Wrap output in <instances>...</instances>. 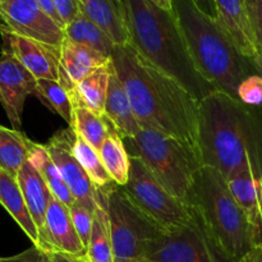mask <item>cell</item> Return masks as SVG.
I'll return each instance as SVG.
<instances>
[{
  "label": "cell",
  "mask_w": 262,
  "mask_h": 262,
  "mask_svg": "<svg viewBox=\"0 0 262 262\" xmlns=\"http://www.w3.org/2000/svg\"><path fill=\"white\" fill-rule=\"evenodd\" d=\"M216 22L235 48L262 71V58L251 25L246 0H215Z\"/></svg>",
  "instance_id": "cell-14"
},
{
  "label": "cell",
  "mask_w": 262,
  "mask_h": 262,
  "mask_svg": "<svg viewBox=\"0 0 262 262\" xmlns=\"http://www.w3.org/2000/svg\"><path fill=\"white\" fill-rule=\"evenodd\" d=\"M123 141L129 156L140 159L169 193L187 205L202 166L199 158L177 138L145 128Z\"/></svg>",
  "instance_id": "cell-6"
},
{
  "label": "cell",
  "mask_w": 262,
  "mask_h": 262,
  "mask_svg": "<svg viewBox=\"0 0 262 262\" xmlns=\"http://www.w3.org/2000/svg\"><path fill=\"white\" fill-rule=\"evenodd\" d=\"M251 25L262 58V0H246Z\"/></svg>",
  "instance_id": "cell-33"
},
{
  "label": "cell",
  "mask_w": 262,
  "mask_h": 262,
  "mask_svg": "<svg viewBox=\"0 0 262 262\" xmlns=\"http://www.w3.org/2000/svg\"><path fill=\"white\" fill-rule=\"evenodd\" d=\"M173 12L200 74L217 91L238 100L243 79L262 74L257 64L246 58L216 19L201 12L192 0H174Z\"/></svg>",
  "instance_id": "cell-4"
},
{
  "label": "cell",
  "mask_w": 262,
  "mask_h": 262,
  "mask_svg": "<svg viewBox=\"0 0 262 262\" xmlns=\"http://www.w3.org/2000/svg\"><path fill=\"white\" fill-rule=\"evenodd\" d=\"M112 58L73 41H63L60 48V82L67 90H72L90 73L105 66Z\"/></svg>",
  "instance_id": "cell-18"
},
{
  "label": "cell",
  "mask_w": 262,
  "mask_h": 262,
  "mask_svg": "<svg viewBox=\"0 0 262 262\" xmlns=\"http://www.w3.org/2000/svg\"><path fill=\"white\" fill-rule=\"evenodd\" d=\"M69 211H71L72 220H73L74 228H76L77 233H78L79 238H81L82 243L86 247L89 246L90 237H91V230L92 225H94V217L95 212L90 211L86 207L81 206L76 202L73 206L69 207Z\"/></svg>",
  "instance_id": "cell-32"
},
{
  "label": "cell",
  "mask_w": 262,
  "mask_h": 262,
  "mask_svg": "<svg viewBox=\"0 0 262 262\" xmlns=\"http://www.w3.org/2000/svg\"><path fill=\"white\" fill-rule=\"evenodd\" d=\"M64 32L68 40L89 46L109 58H112L117 46L99 26L84 15L83 12L79 13L68 26H66Z\"/></svg>",
  "instance_id": "cell-25"
},
{
  "label": "cell",
  "mask_w": 262,
  "mask_h": 262,
  "mask_svg": "<svg viewBox=\"0 0 262 262\" xmlns=\"http://www.w3.org/2000/svg\"><path fill=\"white\" fill-rule=\"evenodd\" d=\"M46 241L49 253L63 252L86 258L87 250L74 228L69 207L55 196L51 197L46 214Z\"/></svg>",
  "instance_id": "cell-15"
},
{
  "label": "cell",
  "mask_w": 262,
  "mask_h": 262,
  "mask_svg": "<svg viewBox=\"0 0 262 262\" xmlns=\"http://www.w3.org/2000/svg\"><path fill=\"white\" fill-rule=\"evenodd\" d=\"M252 109L222 91L200 102L202 165L216 169L225 179L246 168L262 176V132Z\"/></svg>",
  "instance_id": "cell-2"
},
{
  "label": "cell",
  "mask_w": 262,
  "mask_h": 262,
  "mask_svg": "<svg viewBox=\"0 0 262 262\" xmlns=\"http://www.w3.org/2000/svg\"><path fill=\"white\" fill-rule=\"evenodd\" d=\"M107 120V135L100 150L102 164L112 177L114 183L119 187H124L129 179L130 158L125 148L124 141L115 125Z\"/></svg>",
  "instance_id": "cell-22"
},
{
  "label": "cell",
  "mask_w": 262,
  "mask_h": 262,
  "mask_svg": "<svg viewBox=\"0 0 262 262\" xmlns=\"http://www.w3.org/2000/svg\"><path fill=\"white\" fill-rule=\"evenodd\" d=\"M0 262H50V253L36 246H32L18 255L2 257Z\"/></svg>",
  "instance_id": "cell-34"
},
{
  "label": "cell",
  "mask_w": 262,
  "mask_h": 262,
  "mask_svg": "<svg viewBox=\"0 0 262 262\" xmlns=\"http://www.w3.org/2000/svg\"><path fill=\"white\" fill-rule=\"evenodd\" d=\"M37 92V79L19 63L17 58L3 49L0 56V102L4 107L12 128H22L23 107L27 96Z\"/></svg>",
  "instance_id": "cell-12"
},
{
  "label": "cell",
  "mask_w": 262,
  "mask_h": 262,
  "mask_svg": "<svg viewBox=\"0 0 262 262\" xmlns=\"http://www.w3.org/2000/svg\"><path fill=\"white\" fill-rule=\"evenodd\" d=\"M5 48L36 79H60V49L2 28Z\"/></svg>",
  "instance_id": "cell-13"
},
{
  "label": "cell",
  "mask_w": 262,
  "mask_h": 262,
  "mask_svg": "<svg viewBox=\"0 0 262 262\" xmlns=\"http://www.w3.org/2000/svg\"><path fill=\"white\" fill-rule=\"evenodd\" d=\"M36 97L42 100L49 107L60 115L68 127L74 128V107L68 90L58 81L51 79H37Z\"/></svg>",
  "instance_id": "cell-30"
},
{
  "label": "cell",
  "mask_w": 262,
  "mask_h": 262,
  "mask_svg": "<svg viewBox=\"0 0 262 262\" xmlns=\"http://www.w3.org/2000/svg\"><path fill=\"white\" fill-rule=\"evenodd\" d=\"M4 2H7V0H0V4H3Z\"/></svg>",
  "instance_id": "cell-41"
},
{
  "label": "cell",
  "mask_w": 262,
  "mask_h": 262,
  "mask_svg": "<svg viewBox=\"0 0 262 262\" xmlns=\"http://www.w3.org/2000/svg\"><path fill=\"white\" fill-rule=\"evenodd\" d=\"M0 18L12 32L38 42L61 48L64 28L49 17L37 0H7L0 4Z\"/></svg>",
  "instance_id": "cell-10"
},
{
  "label": "cell",
  "mask_w": 262,
  "mask_h": 262,
  "mask_svg": "<svg viewBox=\"0 0 262 262\" xmlns=\"http://www.w3.org/2000/svg\"><path fill=\"white\" fill-rule=\"evenodd\" d=\"M32 141L20 130L0 125V169L17 178L23 164L28 160Z\"/></svg>",
  "instance_id": "cell-26"
},
{
  "label": "cell",
  "mask_w": 262,
  "mask_h": 262,
  "mask_svg": "<svg viewBox=\"0 0 262 262\" xmlns=\"http://www.w3.org/2000/svg\"><path fill=\"white\" fill-rule=\"evenodd\" d=\"M50 262H87V260L86 258L67 255V253H63V252H51Z\"/></svg>",
  "instance_id": "cell-38"
},
{
  "label": "cell",
  "mask_w": 262,
  "mask_h": 262,
  "mask_svg": "<svg viewBox=\"0 0 262 262\" xmlns=\"http://www.w3.org/2000/svg\"><path fill=\"white\" fill-rule=\"evenodd\" d=\"M54 4L64 26H68L82 12L79 0H54Z\"/></svg>",
  "instance_id": "cell-35"
},
{
  "label": "cell",
  "mask_w": 262,
  "mask_h": 262,
  "mask_svg": "<svg viewBox=\"0 0 262 262\" xmlns=\"http://www.w3.org/2000/svg\"><path fill=\"white\" fill-rule=\"evenodd\" d=\"M238 101L247 106L258 107L262 105V74H252L242 81L237 92Z\"/></svg>",
  "instance_id": "cell-31"
},
{
  "label": "cell",
  "mask_w": 262,
  "mask_h": 262,
  "mask_svg": "<svg viewBox=\"0 0 262 262\" xmlns=\"http://www.w3.org/2000/svg\"><path fill=\"white\" fill-rule=\"evenodd\" d=\"M113 69H114V64L113 61H109L105 66L95 69L76 86L77 94L82 102L99 114H104L107 87H109Z\"/></svg>",
  "instance_id": "cell-27"
},
{
  "label": "cell",
  "mask_w": 262,
  "mask_h": 262,
  "mask_svg": "<svg viewBox=\"0 0 262 262\" xmlns=\"http://www.w3.org/2000/svg\"><path fill=\"white\" fill-rule=\"evenodd\" d=\"M187 206L223 262H239L256 247L247 216L216 169L202 165L197 170Z\"/></svg>",
  "instance_id": "cell-5"
},
{
  "label": "cell",
  "mask_w": 262,
  "mask_h": 262,
  "mask_svg": "<svg viewBox=\"0 0 262 262\" xmlns=\"http://www.w3.org/2000/svg\"><path fill=\"white\" fill-rule=\"evenodd\" d=\"M73 152L96 188H105V187L115 184L105 169L104 164H102L99 151H96L91 145H89L79 135H76V140L73 143Z\"/></svg>",
  "instance_id": "cell-29"
},
{
  "label": "cell",
  "mask_w": 262,
  "mask_h": 262,
  "mask_svg": "<svg viewBox=\"0 0 262 262\" xmlns=\"http://www.w3.org/2000/svg\"><path fill=\"white\" fill-rule=\"evenodd\" d=\"M197 8L201 12L209 17L216 19V5H215V0H192Z\"/></svg>",
  "instance_id": "cell-37"
},
{
  "label": "cell",
  "mask_w": 262,
  "mask_h": 262,
  "mask_svg": "<svg viewBox=\"0 0 262 262\" xmlns=\"http://www.w3.org/2000/svg\"><path fill=\"white\" fill-rule=\"evenodd\" d=\"M106 211L112 232L114 262H136L148 245L168 232L137 206L123 187L107 189Z\"/></svg>",
  "instance_id": "cell-7"
},
{
  "label": "cell",
  "mask_w": 262,
  "mask_h": 262,
  "mask_svg": "<svg viewBox=\"0 0 262 262\" xmlns=\"http://www.w3.org/2000/svg\"><path fill=\"white\" fill-rule=\"evenodd\" d=\"M112 61L141 127L177 138L202 164L200 101L178 81L146 60L130 43L115 46Z\"/></svg>",
  "instance_id": "cell-1"
},
{
  "label": "cell",
  "mask_w": 262,
  "mask_h": 262,
  "mask_svg": "<svg viewBox=\"0 0 262 262\" xmlns=\"http://www.w3.org/2000/svg\"><path fill=\"white\" fill-rule=\"evenodd\" d=\"M76 135V130L71 127L58 130L48 141L45 147L71 189L77 204L95 212L97 207V188L74 156L73 143Z\"/></svg>",
  "instance_id": "cell-11"
},
{
  "label": "cell",
  "mask_w": 262,
  "mask_h": 262,
  "mask_svg": "<svg viewBox=\"0 0 262 262\" xmlns=\"http://www.w3.org/2000/svg\"><path fill=\"white\" fill-rule=\"evenodd\" d=\"M89 19L99 26L117 46L130 43L127 14L123 0H79Z\"/></svg>",
  "instance_id": "cell-19"
},
{
  "label": "cell",
  "mask_w": 262,
  "mask_h": 262,
  "mask_svg": "<svg viewBox=\"0 0 262 262\" xmlns=\"http://www.w3.org/2000/svg\"><path fill=\"white\" fill-rule=\"evenodd\" d=\"M17 181L30 210L31 216L38 230V237H40L38 248L49 252L48 241H46V214H48L50 200L54 194L51 193L50 188L43 181L42 176L28 160L18 171Z\"/></svg>",
  "instance_id": "cell-17"
},
{
  "label": "cell",
  "mask_w": 262,
  "mask_h": 262,
  "mask_svg": "<svg viewBox=\"0 0 262 262\" xmlns=\"http://www.w3.org/2000/svg\"><path fill=\"white\" fill-rule=\"evenodd\" d=\"M0 205L17 222L33 246L38 247L40 245L38 230L31 216L17 178L2 169H0Z\"/></svg>",
  "instance_id": "cell-21"
},
{
  "label": "cell",
  "mask_w": 262,
  "mask_h": 262,
  "mask_svg": "<svg viewBox=\"0 0 262 262\" xmlns=\"http://www.w3.org/2000/svg\"><path fill=\"white\" fill-rule=\"evenodd\" d=\"M130 45L151 64L178 81L197 101L217 91L200 74L174 12L150 0H123Z\"/></svg>",
  "instance_id": "cell-3"
},
{
  "label": "cell",
  "mask_w": 262,
  "mask_h": 262,
  "mask_svg": "<svg viewBox=\"0 0 262 262\" xmlns=\"http://www.w3.org/2000/svg\"><path fill=\"white\" fill-rule=\"evenodd\" d=\"M86 260L87 262H114L110 222L106 206L104 205H97L95 210L94 225L87 246Z\"/></svg>",
  "instance_id": "cell-28"
},
{
  "label": "cell",
  "mask_w": 262,
  "mask_h": 262,
  "mask_svg": "<svg viewBox=\"0 0 262 262\" xmlns=\"http://www.w3.org/2000/svg\"><path fill=\"white\" fill-rule=\"evenodd\" d=\"M261 179H262V177H261Z\"/></svg>",
  "instance_id": "cell-42"
},
{
  "label": "cell",
  "mask_w": 262,
  "mask_h": 262,
  "mask_svg": "<svg viewBox=\"0 0 262 262\" xmlns=\"http://www.w3.org/2000/svg\"><path fill=\"white\" fill-rule=\"evenodd\" d=\"M239 262H262V248L255 247L251 250Z\"/></svg>",
  "instance_id": "cell-39"
},
{
  "label": "cell",
  "mask_w": 262,
  "mask_h": 262,
  "mask_svg": "<svg viewBox=\"0 0 262 262\" xmlns=\"http://www.w3.org/2000/svg\"><path fill=\"white\" fill-rule=\"evenodd\" d=\"M129 158V179L123 188L145 214L168 230L200 227L189 206L169 193L140 159Z\"/></svg>",
  "instance_id": "cell-8"
},
{
  "label": "cell",
  "mask_w": 262,
  "mask_h": 262,
  "mask_svg": "<svg viewBox=\"0 0 262 262\" xmlns=\"http://www.w3.org/2000/svg\"><path fill=\"white\" fill-rule=\"evenodd\" d=\"M136 262H223L201 228L170 229L148 245Z\"/></svg>",
  "instance_id": "cell-9"
},
{
  "label": "cell",
  "mask_w": 262,
  "mask_h": 262,
  "mask_svg": "<svg viewBox=\"0 0 262 262\" xmlns=\"http://www.w3.org/2000/svg\"><path fill=\"white\" fill-rule=\"evenodd\" d=\"M72 102L74 107V128L77 135L81 136L89 145L96 151L101 150L107 135V120L104 114L94 112L92 109L87 107L79 99L77 94L76 87L69 90Z\"/></svg>",
  "instance_id": "cell-23"
},
{
  "label": "cell",
  "mask_w": 262,
  "mask_h": 262,
  "mask_svg": "<svg viewBox=\"0 0 262 262\" xmlns=\"http://www.w3.org/2000/svg\"><path fill=\"white\" fill-rule=\"evenodd\" d=\"M28 161L38 170V173L42 176L43 181L50 188L51 193L60 200L64 205L68 207L73 206L76 204V199L72 194L71 189L67 186L66 181L61 177L60 171L56 168L55 163L49 155L45 145H38V143L32 142L30 147V154H28Z\"/></svg>",
  "instance_id": "cell-24"
},
{
  "label": "cell",
  "mask_w": 262,
  "mask_h": 262,
  "mask_svg": "<svg viewBox=\"0 0 262 262\" xmlns=\"http://www.w3.org/2000/svg\"><path fill=\"white\" fill-rule=\"evenodd\" d=\"M104 115L115 125L123 138L135 137L142 129L133 112L129 96L118 77L115 68L110 76Z\"/></svg>",
  "instance_id": "cell-20"
},
{
  "label": "cell",
  "mask_w": 262,
  "mask_h": 262,
  "mask_svg": "<svg viewBox=\"0 0 262 262\" xmlns=\"http://www.w3.org/2000/svg\"><path fill=\"white\" fill-rule=\"evenodd\" d=\"M37 3L40 4V7L42 8L43 12H45L46 14L49 15V17L53 18V19L55 20V22L58 23L60 27L66 28V26H64V23H63V20H61L60 15H59L58 12H56L55 4H54V0H37Z\"/></svg>",
  "instance_id": "cell-36"
},
{
  "label": "cell",
  "mask_w": 262,
  "mask_h": 262,
  "mask_svg": "<svg viewBox=\"0 0 262 262\" xmlns=\"http://www.w3.org/2000/svg\"><path fill=\"white\" fill-rule=\"evenodd\" d=\"M150 2L160 9L166 10V12H173L174 0H150Z\"/></svg>",
  "instance_id": "cell-40"
},
{
  "label": "cell",
  "mask_w": 262,
  "mask_h": 262,
  "mask_svg": "<svg viewBox=\"0 0 262 262\" xmlns=\"http://www.w3.org/2000/svg\"><path fill=\"white\" fill-rule=\"evenodd\" d=\"M253 168H246L227 179L230 192L252 228L256 247L262 248V179Z\"/></svg>",
  "instance_id": "cell-16"
}]
</instances>
